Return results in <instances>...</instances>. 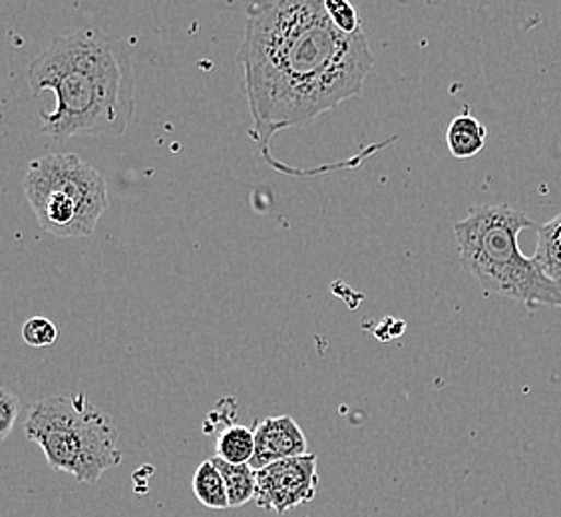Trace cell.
I'll return each mask as SVG.
<instances>
[{
  "mask_svg": "<svg viewBox=\"0 0 561 517\" xmlns=\"http://www.w3.org/2000/svg\"><path fill=\"white\" fill-rule=\"evenodd\" d=\"M24 434L45 454L56 472L82 484H96L102 473L120 466V432L110 416L90 404L86 395L38 400L24 422Z\"/></svg>",
  "mask_w": 561,
  "mask_h": 517,
  "instance_id": "4",
  "label": "cell"
},
{
  "mask_svg": "<svg viewBox=\"0 0 561 517\" xmlns=\"http://www.w3.org/2000/svg\"><path fill=\"white\" fill-rule=\"evenodd\" d=\"M211 460L223 475L232 509L247 506L252 500L257 497V472L249 463L233 466V463L223 462L218 456H213Z\"/></svg>",
  "mask_w": 561,
  "mask_h": 517,
  "instance_id": "9",
  "label": "cell"
},
{
  "mask_svg": "<svg viewBox=\"0 0 561 517\" xmlns=\"http://www.w3.org/2000/svg\"><path fill=\"white\" fill-rule=\"evenodd\" d=\"M319 490V458L305 454L257 470V506L277 516L308 504Z\"/></svg>",
  "mask_w": 561,
  "mask_h": 517,
  "instance_id": "6",
  "label": "cell"
},
{
  "mask_svg": "<svg viewBox=\"0 0 561 517\" xmlns=\"http://www.w3.org/2000/svg\"><path fill=\"white\" fill-rule=\"evenodd\" d=\"M255 143L267 162L277 133L305 128L359 96L374 68L364 31L342 34L320 0H269L247 7L237 52Z\"/></svg>",
  "mask_w": 561,
  "mask_h": 517,
  "instance_id": "1",
  "label": "cell"
},
{
  "mask_svg": "<svg viewBox=\"0 0 561 517\" xmlns=\"http://www.w3.org/2000/svg\"><path fill=\"white\" fill-rule=\"evenodd\" d=\"M21 414V400L9 388L0 390V438L7 440Z\"/></svg>",
  "mask_w": 561,
  "mask_h": 517,
  "instance_id": "15",
  "label": "cell"
},
{
  "mask_svg": "<svg viewBox=\"0 0 561 517\" xmlns=\"http://www.w3.org/2000/svg\"><path fill=\"white\" fill-rule=\"evenodd\" d=\"M24 196L36 220L55 237H90L108 210V186L80 155L52 154L28 165Z\"/></svg>",
  "mask_w": 561,
  "mask_h": 517,
  "instance_id": "5",
  "label": "cell"
},
{
  "mask_svg": "<svg viewBox=\"0 0 561 517\" xmlns=\"http://www.w3.org/2000/svg\"><path fill=\"white\" fill-rule=\"evenodd\" d=\"M534 227L524 211L510 205H476L454 225L460 263L480 286L524 307L561 308V285L522 254L517 235Z\"/></svg>",
  "mask_w": 561,
  "mask_h": 517,
  "instance_id": "3",
  "label": "cell"
},
{
  "mask_svg": "<svg viewBox=\"0 0 561 517\" xmlns=\"http://www.w3.org/2000/svg\"><path fill=\"white\" fill-rule=\"evenodd\" d=\"M255 430V456L252 468L255 472L287 458L305 456L307 436L291 416H269L257 422Z\"/></svg>",
  "mask_w": 561,
  "mask_h": 517,
  "instance_id": "7",
  "label": "cell"
},
{
  "mask_svg": "<svg viewBox=\"0 0 561 517\" xmlns=\"http://www.w3.org/2000/svg\"><path fill=\"white\" fill-rule=\"evenodd\" d=\"M191 487L201 506L208 509H232L223 475L211 458L199 463L198 470L191 478Z\"/></svg>",
  "mask_w": 561,
  "mask_h": 517,
  "instance_id": "10",
  "label": "cell"
},
{
  "mask_svg": "<svg viewBox=\"0 0 561 517\" xmlns=\"http://www.w3.org/2000/svg\"><path fill=\"white\" fill-rule=\"evenodd\" d=\"M534 261L546 277L561 285V213L539 227Z\"/></svg>",
  "mask_w": 561,
  "mask_h": 517,
  "instance_id": "11",
  "label": "cell"
},
{
  "mask_svg": "<svg viewBox=\"0 0 561 517\" xmlns=\"http://www.w3.org/2000/svg\"><path fill=\"white\" fill-rule=\"evenodd\" d=\"M36 96L55 94L43 133L65 143L78 136H121L133 116L132 48L102 31L58 36L28 68Z\"/></svg>",
  "mask_w": 561,
  "mask_h": 517,
  "instance_id": "2",
  "label": "cell"
},
{
  "mask_svg": "<svg viewBox=\"0 0 561 517\" xmlns=\"http://www.w3.org/2000/svg\"><path fill=\"white\" fill-rule=\"evenodd\" d=\"M23 339L33 349H48L58 339L56 325L46 317H33L23 325Z\"/></svg>",
  "mask_w": 561,
  "mask_h": 517,
  "instance_id": "14",
  "label": "cell"
},
{
  "mask_svg": "<svg viewBox=\"0 0 561 517\" xmlns=\"http://www.w3.org/2000/svg\"><path fill=\"white\" fill-rule=\"evenodd\" d=\"M218 458L233 466L252 463L255 456V430L247 426H232L218 434L215 442Z\"/></svg>",
  "mask_w": 561,
  "mask_h": 517,
  "instance_id": "12",
  "label": "cell"
},
{
  "mask_svg": "<svg viewBox=\"0 0 561 517\" xmlns=\"http://www.w3.org/2000/svg\"><path fill=\"white\" fill-rule=\"evenodd\" d=\"M446 145L452 157L472 160L486 145V126L470 114H460L448 124Z\"/></svg>",
  "mask_w": 561,
  "mask_h": 517,
  "instance_id": "8",
  "label": "cell"
},
{
  "mask_svg": "<svg viewBox=\"0 0 561 517\" xmlns=\"http://www.w3.org/2000/svg\"><path fill=\"white\" fill-rule=\"evenodd\" d=\"M329 12L330 23L335 24L342 34H357L363 31L359 12L347 0H323Z\"/></svg>",
  "mask_w": 561,
  "mask_h": 517,
  "instance_id": "13",
  "label": "cell"
}]
</instances>
